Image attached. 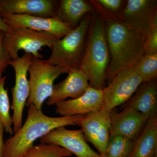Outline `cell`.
Here are the masks:
<instances>
[{
	"label": "cell",
	"mask_w": 157,
	"mask_h": 157,
	"mask_svg": "<svg viewBox=\"0 0 157 157\" xmlns=\"http://www.w3.org/2000/svg\"><path fill=\"white\" fill-rule=\"evenodd\" d=\"M110 113L102 109L83 115L76 122L86 140L97 148L100 155L105 151L110 139Z\"/></svg>",
	"instance_id": "obj_11"
},
{
	"label": "cell",
	"mask_w": 157,
	"mask_h": 157,
	"mask_svg": "<svg viewBox=\"0 0 157 157\" xmlns=\"http://www.w3.org/2000/svg\"><path fill=\"white\" fill-rule=\"evenodd\" d=\"M68 74L64 80L54 85L51 95L47 102L48 106L56 105L68 98H78L90 87L87 76L80 69H70Z\"/></svg>",
	"instance_id": "obj_15"
},
{
	"label": "cell",
	"mask_w": 157,
	"mask_h": 157,
	"mask_svg": "<svg viewBox=\"0 0 157 157\" xmlns=\"http://www.w3.org/2000/svg\"><path fill=\"white\" fill-rule=\"evenodd\" d=\"M72 154L64 148L52 144H41L29 149L22 157H69Z\"/></svg>",
	"instance_id": "obj_23"
},
{
	"label": "cell",
	"mask_w": 157,
	"mask_h": 157,
	"mask_svg": "<svg viewBox=\"0 0 157 157\" xmlns=\"http://www.w3.org/2000/svg\"><path fill=\"white\" fill-rule=\"evenodd\" d=\"M33 56L25 53L22 56L11 60L9 65L12 67L15 73V84L11 89L13 110L12 119L13 132L15 133L22 126L24 108L30 93L29 82L28 79L29 66Z\"/></svg>",
	"instance_id": "obj_8"
},
{
	"label": "cell",
	"mask_w": 157,
	"mask_h": 157,
	"mask_svg": "<svg viewBox=\"0 0 157 157\" xmlns=\"http://www.w3.org/2000/svg\"><path fill=\"white\" fill-rule=\"evenodd\" d=\"M56 39L48 34L25 28H9V31L4 33L3 43L11 60L19 57L21 50L35 58L42 59L44 56L39 51L45 46L51 49Z\"/></svg>",
	"instance_id": "obj_6"
},
{
	"label": "cell",
	"mask_w": 157,
	"mask_h": 157,
	"mask_svg": "<svg viewBox=\"0 0 157 157\" xmlns=\"http://www.w3.org/2000/svg\"><path fill=\"white\" fill-rule=\"evenodd\" d=\"M132 67L142 78L143 82L157 79V53L144 55Z\"/></svg>",
	"instance_id": "obj_21"
},
{
	"label": "cell",
	"mask_w": 157,
	"mask_h": 157,
	"mask_svg": "<svg viewBox=\"0 0 157 157\" xmlns=\"http://www.w3.org/2000/svg\"><path fill=\"white\" fill-rule=\"evenodd\" d=\"M132 107L148 120L157 116V79L143 82L135 94L124 105Z\"/></svg>",
	"instance_id": "obj_17"
},
{
	"label": "cell",
	"mask_w": 157,
	"mask_h": 157,
	"mask_svg": "<svg viewBox=\"0 0 157 157\" xmlns=\"http://www.w3.org/2000/svg\"><path fill=\"white\" fill-rule=\"evenodd\" d=\"M134 142L120 137H110L106 150L100 157H129Z\"/></svg>",
	"instance_id": "obj_24"
},
{
	"label": "cell",
	"mask_w": 157,
	"mask_h": 157,
	"mask_svg": "<svg viewBox=\"0 0 157 157\" xmlns=\"http://www.w3.org/2000/svg\"><path fill=\"white\" fill-rule=\"evenodd\" d=\"M143 82L142 78L133 67L119 72L102 90L103 110L110 113L115 107L125 104Z\"/></svg>",
	"instance_id": "obj_7"
},
{
	"label": "cell",
	"mask_w": 157,
	"mask_h": 157,
	"mask_svg": "<svg viewBox=\"0 0 157 157\" xmlns=\"http://www.w3.org/2000/svg\"><path fill=\"white\" fill-rule=\"evenodd\" d=\"M0 16L9 28H25L61 39L73 29L56 17H44L0 12Z\"/></svg>",
	"instance_id": "obj_10"
},
{
	"label": "cell",
	"mask_w": 157,
	"mask_h": 157,
	"mask_svg": "<svg viewBox=\"0 0 157 157\" xmlns=\"http://www.w3.org/2000/svg\"><path fill=\"white\" fill-rule=\"evenodd\" d=\"M6 76H0V122L5 131L10 135L14 133L13 121L10 114V104L8 89L5 87Z\"/></svg>",
	"instance_id": "obj_22"
},
{
	"label": "cell",
	"mask_w": 157,
	"mask_h": 157,
	"mask_svg": "<svg viewBox=\"0 0 157 157\" xmlns=\"http://www.w3.org/2000/svg\"><path fill=\"white\" fill-rule=\"evenodd\" d=\"M121 112H110V137H120L134 141L143 131L148 120L131 107Z\"/></svg>",
	"instance_id": "obj_13"
},
{
	"label": "cell",
	"mask_w": 157,
	"mask_h": 157,
	"mask_svg": "<svg viewBox=\"0 0 157 157\" xmlns=\"http://www.w3.org/2000/svg\"><path fill=\"white\" fill-rule=\"evenodd\" d=\"M9 27L4 22L2 18L0 16V31H2L3 33H6L9 31Z\"/></svg>",
	"instance_id": "obj_28"
},
{
	"label": "cell",
	"mask_w": 157,
	"mask_h": 157,
	"mask_svg": "<svg viewBox=\"0 0 157 157\" xmlns=\"http://www.w3.org/2000/svg\"><path fill=\"white\" fill-rule=\"evenodd\" d=\"M69 70L33 57L28 69L30 93L26 103L27 106L33 104L37 109H42L44 101L51 95L55 80Z\"/></svg>",
	"instance_id": "obj_5"
},
{
	"label": "cell",
	"mask_w": 157,
	"mask_h": 157,
	"mask_svg": "<svg viewBox=\"0 0 157 157\" xmlns=\"http://www.w3.org/2000/svg\"><path fill=\"white\" fill-rule=\"evenodd\" d=\"M93 13L83 17L79 25L63 38L56 39L45 63L68 69H79L86 44Z\"/></svg>",
	"instance_id": "obj_4"
},
{
	"label": "cell",
	"mask_w": 157,
	"mask_h": 157,
	"mask_svg": "<svg viewBox=\"0 0 157 157\" xmlns=\"http://www.w3.org/2000/svg\"><path fill=\"white\" fill-rule=\"evenodd\" d=\"M5 128L3 125L0 122V157H3L4 154V133Z\"/></svg>",
	"instance_id": "obj_27"
},
{
	"label": "cell",
	"mask_w": 157,
	"mask_h": 157,
	"mask_svg": "<svg viewBox=\"0 0 157 157\" xmlns=\"http://www.w3.org/2000/svg\"><path fill=\"white\" fill-rule=\"evenodd\" d=\"M109 62L105 21L94 12L92 15L79 68L87 76L90 87L103 90L106 86L105 76Z\"/></svg>",
	"instance_id": "obj_3"
},
{
	"label": "cell",
	"mask_w": 157,
	"mask_h": 157,
	"mask_svg": "<svg viewBox=\"0 0 157 157\" xmlns=\"http://www.w3.org/2000/svg\"><path fill=\"white\" fill-rule=\"evenodd\" d=\"M157 15L156 0H128L118 20L146 39Z\"/></svg>",
	"instance_id": "obj_9"
},
{
	"label": "cell",
	"mask_w": 157,
	"mask_h": 157,
	"mask_svg": "<svg viewBox=\"0 0 157 157\" xmlns=\"http://www.w3.org/2000/svg\"><path fill=\"white\" fill-rule=\"evenodd\" d=\"M110 62L105 79L107 83L121 70L130 67L144 56L145 39L119 20L105 21Z\"/></svg>",
	"instance_id": "obj_1"
},
{
	"label": "cell",
	"mask_w": 157,
	"mask_h": 157,
	"mask_svg": "<svg viewBox=\"0 0 157 157\" xmlns=\"http://www.w3.org/2000/svg\"><path fill=\"white\" fill-rule=\"evenodd\" d=\"M94 12L89 1L61 0L59 1L56 17L74 29L86 14Z\"/></svg>",
	"instance_id": "obj_18"
},
{
	"label": "cell",
	"mask_w": 157,
	"mask_h": 157,
	"mask_svg": "<svg viewBox=\"0 0 157 157\" xmlns=\"http://www.w3.org/2000/svg\"><path fill=\"white\" fill-rule=\"evenodd\" d=\"M4 33L2 31H0V76H2L11 60L3 45Z\"/></svg>",
	"instance_id": "obj_26"
},
{
	"label": "cell",
	"mask_w": 157,
	"mask_h": 157,
	"mask_svg": "<svg viewBox=\"0 0 157 157\" xmlns=\"http://www.w3.org/2000/svg\"><path fill=\"white\" fill-rule=\"evenodd\" d=\"M58 2L54 0H0V12L56 17Z\"/></svg>",
	"instance_id": "obj_16"
},
{
	"label": "cell",
	"mask_w": 157,
	"mask_h": 157,
	"mask_svg": "<svg viewBox=\"0 0 157 157\" xmlns=\"http://www.w3.org/2000/svg\"><path fill=\"white\" fill-rule=\"evenodd\" d=\"M129 157H157V116L148 119Z\"/></svg>",
	"instance_id": "obj_19"
},
{
	"label": "cell",
	"mask_w": 157,
	"mask_h": 157,
	"mask_svg": "<svg viewBox=\"0 0 157 157\" xmlns=\"http://www.w3.org/2000/svg\"><path fill=\"white\" fill-rule=\"evenodd\" d=\"M61 127L40 138L42 144H52L64 148L77 157H100L90 147L81 129L69 130Z\"/></svg>",
	"instance_id": "obj_12"
},
{
	"label": "cell",
	"mask_w": 157,
	"mask_h": 157,
	"mask_svg": "<svg viewBox=\"0 0 157 157\" xmlns=\"http://www.w3.org/2000/svg\"><path fill=\"white\" fill-rule=\"evenodd\" d=\"M56 112L62 117L84 115L103 109V91L90 86L86 91L76 99L59 102Z\"/></svg>",
	"instance_id": "obj_14"
},
{
	"label": "cell",
	"mask_w": 157,
	"mask_h": 157,
	"mask_svg": "<svg viewBox=\"0 0 157 157\" xmlns=\"http://www.w3.org/2000/svg\"><path fill=\"white\" fill-rule=\"evenodd\" d=\"M28 107L25 122L5 141L3 157H22L37 139L59 127L76 125V122L83 116L52 117L33 104Z\"/></svg>",
	"instance_id": "obj_2"
},
{
	"label": "cell",
	"mask_w": 157,
	"mask_h": 157,
	"mask_svg": "<svg viewBox=\"0 0 157 157\" xmlns=\"http://www.w3.org/2000/svg\"><path fill=\"white\" fill-rule=\"evenodd\" d=\"M144 55L157 53V15L153 21L145 39Z\"/></svg>",
	"instance_id": "obj_25"
},
{
	"label": "cell",
	"mask_w": 157,
	"mask_h": 157,
	"mask_svg": "<svg viewBox=\"0 0 157 157\" xmlns=\"http://www.w3.org/2000/svg\"><path fill=\"white\" fill-rule=\"evenodd\" d=\"M127 1L90 0L95 12L105 21L118 20Z\"/></svg>",
	"instance_id": "obj_20"
}]
</instances>
